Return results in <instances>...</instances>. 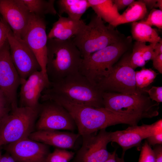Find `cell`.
Returning a JSON list of instances; mask_svg holds the SVG:
<instances>
[{
  "instance_id": "obj_15",
  "label": "cell",
  "mask_w": 162,
  "mask_h": 162,
  "mask_svg": "<svg viewBox=\"0 0 162 162\" xmlns=\"http://www.w3.org/2000/svg\"><path fill=\"white\" fill-rule=\"evenodd\" d=\"M31 14L20 0H0V14L19 38L23 37Z\"/></svg>"
},
{
  "instance_id": "obj_1",
  "label": "cell",
  "mask_w": 162,
  "mask_h": 162,
  "mask_svg": "<svg viewBox=\"0 0 162 162\" xmlns=\"http://www.w3.org/2000/svg\"><path fill=\"white\" fill-rule=\"evenodd\" d=\"M47 100L58 104L68 112L81 136L119 124L137 125L141 120L138 116L117 112L104 107L95 108L77 104L60 98L52 97Z\"/></svg>"
},
{
  "instance_id": "obj_9",
  "label": "cell",
  "mask_w": 162,
  "mask_h": 162,
  "mask_svg": "<svg viewBox=\"0 0 162 162\" xmlns=\"http://www.w3.org/2000/svg\"><path fill=\"white\" fill-rule=\"evenodd\" d=\"M37 130H74L76 126L73 118L62 106L47 100L40 104Z\"/></svg>"
},
{
  "instance_id": "obj_19",
  "label": "cell",
  "mask_w": 162,
  "mask_h": 162,
  "mask_svg": "<svg viewBox=\"0 0 162 162\" xmlns=\"http://www.w3.org/2000/svg\"><path fill=\"white\" fill-rule=\"evenodd\" d=\"M58 15V19L53 24L47 34L48 39L54 38L61 40L71 39L78 33L85 23L81 19L76 20Z\"/></svg>"
},
{
  "instance_id": "obj_41",
  "label": "cell",
  "mask_w": 162,
  "mask_h": 162,
  "mask_svg": "<svg viewBox=\"0 0 162 162\" xmlns=\"http://www.w3.org/2000/svg\"><path fill=\"white\" fill-rule=\"evenodd\" d=\"M0 162H16L8 153L2 155Z\"/></svg>"
},
{
  "instance_id": "obj_39",
  "label": "cell",
  "mask_w": 162,
  "mask_h": 162,
  "mask_svg": "<svg viewBox=\"0 0 162 162\" xmlns=\"http://www.w3.org/2000/svg\"><path fill=\"white\" fill-rule=\"evenodd\" d=\"M154 57L162 54V39L155 44L154 47Z\"/></svg>"
},
{
  "instance_id": "obj_29",
  "label": "cell",
  "mask_w": 162,
  "mask_h": 162,
  "mask_svg": "<svg viewBox=\"0 0 162 162\" xmlns=\"http://www.w3.org/2000/svg\"><path fill=\"white\" fill-rule=\"evenodd\" d=\"M138 162H155L154 151L147 141L142 146Z\"/></svg>"
},
{
  "instance_id": "obj_17",
  "label": "cell",
  "mask_w": 162,
  "mask_h": 162,
  "mask_svg": "<svg viewBox=\"0 0 162 162\" xmlns=\"http://www.w3.org/2000/svg\"><path fill=\"white\" fill-rule=\"evenodd\" d=\"M151 124L130 126L127 129L110 132V142L118 144L122 149V154L127 150L137 146L151 135Z\"/></svg>"
},
{
  "instance_id": "obj_3",
  "label": "cell",
  "mask_w": 162,
  "mask_h": 162,
  "mask_svg": "<svg viewBox=\"0 0 162 162\" xmlns=\"http://www.w3.org/2000/svg\"><path fill=\"white\" fill-rule=\"evenodd\" d=\"M46 73L50 82L79 72L82 58L72 39H48Z\"/></svg>"
},
{
  "instance_id": "obj_40",
  "label": "cell",
  "mask_w": 162,
  "mask_h": 162,
  "mask_svg": "<svg viewBox=\"0 0 162 162\" xmlns=\"http://www.w3.org/2000/svg\"><path fill=\"white\" fill-rule=\"evenodd\" d=\"M145 5L147 9H152L154 7L157 0H140Z\"/></svg>"
},
{
  "instance_id": "obj_2",
  "label": "cell",
  "mask_w": 162,
  "mask_h": 162,
  "mask_svg": "<svg viewBox=\"0 0 162 162\" xmlns=\"http://www.w3.org/2000/svg\"><path fill=\"white\" fill-rule=\"evenodd\" d=\"M101 91L79 72L50 82L42 92V101L52 97L63 98L70 102L95 108L104 107Z\"/></svg>"
},
{
  "instance_id": "obj_7",
  "label": "cell",
  "mask_w": 162,
  "mask_h": 162,
  "mask_svg": "<svg viewBox=\"0 0 162 162\" xmlns=\"http://www.w3.org/2000/svg\"><path fill=\"white\" fill-rule=\"evenodd\" d=\"M40 108L18 106L11 109L0 126V148L28 137L34 132Z\"/></svg>"
},
{
  "instance_id": "obj_13",
  "label": "cell",
  "mask_w": 162,
  "mask_h": 162,
  "mask_svg": "<svg viewBox=\"0 0 162 162\" xmlns=\"http://www.w3.org/2000/svg\"><path fill=\"white\" fill-rule=\"evenodd\" d=\"M21 78L11 60L8 40L0 51V88L9 101L11 109L18 106L17 92Z\"/></svg>"
},
{
  "instance_id": "obj_27",
  "label": "cell",
  "mask_w": 162,
  "mask_h": 162,
  "mask_svg": "<svg viewBox=\"0 0 162 162\" xmlns=\"http://www.w3.org/2000/svg\"><path fill=\"white\" fill-rule=\"evenodd\" d=\"M74 154L73 152L66 149L56 148L49 154L46 162H69Z\"/></svg>"
},
{
  "instance_id": "obj_28",
  "label": "cell",
  "mask_w": 162,
  "mask_h": 162,
  "mask_svg": "<svg viewBox=\"0 0 162 162\" xmlns=\"http://www.w3.org/2000/svg\"><path fill=\"white\" fill-rule=\"evenodd\" d=\"M140 22L151 27L154 26L159 29H162V10L152 9L146 20Z\"/></svg>"
},
{
  "instance_id": "obj_14",
  "label": "cell",
  "mask_w": 162,
  "mask_h": 162,
  "mask_svg": "<svg viewBox=\"0 0 162 162\" xmlns=\"http://www.w3.org/2000/svg\"><path fill=\"white\" fill-rule=\"evenodd\" d=\"M5 148L16 162H46L50 153L48 145L28 137L7 144Z\"/></svg>"
},
{
  "instance_id": "obj_18",
  "label": "cell",
  "mask_w": 162,
  "mask_h": 162,
  "mask_svg": "<svg viewBox=\"0 0 162 162\" xmlns=\"http://www.w3.org/2000/svg\"><path fill=\"white\" fill-rule=\"evenodd\" d=\"M80 136L78 133L72 132L57 130H37L32 133L28 138L48 146L66 149L73 148Z\"/></svg>"
},
{
  "instance_id": "obj_34",
  "label": "cell",
  "mask_w": 162,
  "mask_h": 162,
  "mask_svg": "<svg viewBox=\"0 0 162 162\" xmlns=\"http://www.w3.org/2000/svg\"><path fill=\"white\" fill-rule=\"evenodd\" d=\"M112 1L118 11L128 7L135 1L134 0H112Z\"/></svg>"
},
{
  "instance_id": "obj_37",
  "label": "cell",
  "mask_w": 162,
  "mask_h": 162,
  "mask_svg": "<svg viewBox=\"0 0 162 162\" xmlns=\"http://www.w3.org/2000/svg\"><path fill=\"white\" fill-rule=\"evenodd\" d=\"M11 110V108L0 104V126L5 118Z\"/></svg>"
},
{
  "instance_id": "obj_36",
  "label": "cell",
  "mask_w": 162,
  "mask_h": 162,
  "mask_svg": "<svg viewBox=\"0 0 162 162\" xmlns=\"http://www.w3.org/2000/svg\"><path fill=\"white\" fill-rule=\"evenodd\" d=\"M153 150L155 156V162H162V145H156Z\"/></svg>"
},
{
  "instance_id": "obj_20",
  "label": "cell",
  "mask_w": 162,
  "mask_h": 162,
  "mask_svg": "<svg viewBox=\"0 0 162 162\" xmlns=\"http://www.w3.org/2000/svg\"><path fill=\"white\" fill-rule=\"evenodd\" d=\"M58 8V15L64 13L74 20H80L87 10L90 8L88 0H58L56 1Z\"/></svg>"
},
{
  "instance_id": "obj_21",
  "label": "cell",
  "mask_w": 162,
  "mask_h": 162,
  "mask_svg": "<svg viewBox=\"0 0 162 162\" xmlns=\"http://www.w3.org/2000/svg\"><path fill=\"white\" fill-rule=\"evenodd\" d=\"M90 7L96 14L109 25L116 20L120 14L112 0H88Z\"/></svg>"
},
{
  "instance_id": "obj_8",
  "label": "cell",
  "mask_w": 162,
  "mask_h": 162,
  "mask_svg": "<svg viewBox=\"0 0 162 162\" xmlns=\"http://www.w3.org/2000/svg\"><path fill=\"white\" fill-rule=\"evenodd\" d=\"M96 86L103 92L133 94L143 92L136 88L135 71L129 63L128 55L114 65L109 75Z\"/></svg>"
},
{
  "instance_id": "obj_38",
  "label": "cell",
  "mask_w": 162,
  "mask_h": 162,
  "mask_svg": "<svg viewBox=\"0 0 162 162\" xmlns=\"http://www.w3.org/2000/svg\"><path fill=\"white\" fill-rule=\"evenodd\" d=\"M0 104L11 108V105L3 92L0 88Z\"/></svg>"
},
{
  "instance_id": "obj_11",
  "label": "cell",
  "mask_w": 162,
  "mask_h": 162,
  "mask_svg": "<svg viewBox=\"0 0 162 162\" xmlns=\"http://www.w3.org/2000/svg\"><path fill=\"white\" fill-rule=\"evenodd\" d=\"M8 40L11 60L21 79L26 80L34 72L41 70L33 52L22 39L14 35L11 29Z\"/></svg>"
},
{
  "instance_id": "obj_31",
  "label": "cell",
  "mask_w": 162,
  "mask_h": 162,
  "mask_svg": "<svg viewBox=\"0 0 162 162\" xmlns=\"http://www.w3.org/2000/svg\"><path fill=\"white\" fill-rule=\"evenodd\" d=\"M149 94V98L157 103L162 102V87L161 86H152L148 90H142Z\"/></svg>"
},
{
  "instance_id": "obj_22",
  "label": "cell",
  "mask_w": 162,
  "mask_h": 162,
  "mask_svg": "<svg viewBox=\"0 0 162 162\" xmlns=\"http://www.w3.org/2000/svg\"><path fill=\"white\" fill-rule=\"evenodd\" d=\"M147 13V9L145 4L140 0L135 1L110 25L114 27L122 24L136 22L143 19Z\"/></svg>"
},
{
  "instance_id": "obj_23",
  "label": "cell",
  "mask_w": 162,
  "mask_h": 162,
  "mask_svg": "<svg viewBox=\"0 0 162 162\" xmlns=\"http://www.w3.org/2000/svg\"><path fill=\"white\" fill-rule=\"evenodd\" d=\"M131 32L133 38L137 41L154 43L161 39L154 29L141 22H132Z\"/></svg>"
},
{
  "instance_id": "obj_4",
  "label": "cell",
  "mask_w": 162,
  "mask_h": 162,
  "mask_svg": "<svg viewBox=\"0 0 162 162\" xmlns=\"http://www.w3.org/2000/svg\"><path fill=\"white\" fill-rule=\"evenodd\" d=\"M95 14L89 23H85L72 39L80 51L82 58L123 39L118 31Z\"/></svg>"
},
{
  "instance_id": "obj_5",
  "label": "cell",
  "mask_w": 162,
  "mask_h": 162,
  "mask_svg": "<svg viewBox=\"0 0 162 162\" xmlns=\"http://www.w3.org/2000/svg\"><path fill=\"white\" fill-rule=\"evenodd\" d=\"M130 40L123 39L82 58L79 72L96 86L111 73L115 63L127 50Z\"/></svg>"
},
{
  "instance_id": "obj_26",
  "label": "cell",
  "mask_w": 162,
  "mask_h": 162,
  "mask_svg": "<svg viewBox=\"0 0 162 162\" xmlns=\"http://www.w3.org/2000/svg\"><path fill=\"white\" fill-rule=\"evenodd\" d=\"M157 73L151 69L142 68L135 71V81L137 89L142 91L154 81Z\"/></svg>"
},
{
  "instance_id": "obj_32",
  "label": "cell",
  "mask_w": 162,
  "mask_h": 162,
  "mask_svg": "<svg viewBox=\"0 0 162 162\" xmlns=\"http://www.w3.org/2000/svg\"><path fill=\"white\" fill-rule=\"evenodd\" d=\"M156 43H150L148 45H146L143 53V58L146 63L152 60L154 58V47Z\"/></svg>"
},
{
  "instance_id": "obj_42",
  "label": "cell",
  "mask_w": 162,
  "mask_h": 162,
  "mask_svg": "<svg viewBox=\"0 0 162 162\" xmlns=\"http://www.w3.org/2000/svg\"><path fill=\"white\" fill-rule=\"evenodd\" d=\"M116 150H115L112 153H110L108 158L104 162H117L116 158Z\"/></svg>"
},
{
  "instance_id": "obj_45",
  "label": "cell",
  "mask_w": 162,
  "mask_h": 162,
  "mask_svg": "<svg viewBox=\"0 0 162 162\" xmlns=\"http://www.w3.org/2000/svg\"><path fill=\"white\" fill-rule=\"evenodd\" d=\"M1 147L0 148V160H1V157H2V151H1Z\"/></svg>"
},
{
  "instance_id": "obj_44",
  "label": "cell",
  "mask_w": 162,
  "mask_h": 162,
  "mask_svg": "<svg viewBox=\"0 0 162 162\" xmlns=\"http://www.w3.org/2000/svg\"><path fill=\"white\" fill-rule=\"evenodd\" d=\"M124 154H122V156L121 158L118 157L117 155H116V158L117 162H124Z\"/></svg>"
},
{
  "instance_id": "obj_16",
  "label": "cell",
  "mask_w": 162,
  "mask_h": 162,
  "mask_svg": "<svg viewBox=\"0 0 162 162\" xmlns=\"http://www.w3.org/2000/svg\"><path fill=\"white\" fill-rule=\"evenodd\" d=\"M50 84L47 75L41 70L34 72L26 80L21 79L20 106L39 108V100L42 93Z\"/></svg>"
},
{
  "instance_id": "obj_25",
  "label": "cell",
  "mask_w": 162,
  "mask_h": 162,
  "mask_svg": "<svg viewBox=\"0 0 162 162\" xmlns=\"http://www.w3.org/2000/svg\"><path fill=\"white\" fill-rule=\"evenodd\" d=\"M146 45L145 42L136 41L132 53L128 55L129 63L134 70L138 67H143L146 63L143 58V51Z\"/></svg>"
},
{
  "instance_id": "obj_12",
  "label": "cell",
  "mask_w": 162,
  "mask_h": 162,
  "mask_svg": "<svg viewBox=\"0 0 162 162\" xmlns=\"http://www.w3.org/2000/svg\"><path fill=\"white\" fill-rule=\"evenodd\" d=\"M110 132L106 129L96 133L82 136V146L75 157L76 162H104L110 153L107 150L110 142Z\"/></svg>"
},
{
  "instance_id": "obj_33",
  "label": "cell",
  "mask_w": 162,
  "mask_h": 162,
  "mask_svg": "<svg viewBox=\"0 0 162 162\" xmlns=\"http://www.w3.org/2000/svg\"><path fill=\"white\" fill-rule=\"evenodd\" d=\"M146 139L147 141L150 146L162 145V133L150 136Z\"/></svg>"
},
{
  "instance_id": "obj_43",
  "label": "cell",
  "mask_w": 162,
  "mask_h": 162,
  "mask_svg": "<svg viewBox=\"0 0 162 162\" xmlns=\"http://www.w3.org/2000/svg\"><path fill=\"white\" fill-rule=\"evenodd\" d=\"M159 8V10H162V0H157L154 8Z\"/></svg>"
},
{
  "instance_id": "obj_46",
  "label": "cell",
  "mask_w": 162,
  "mask_h": 162,
  "mask_svg": "<svg viewBox=\"0 0 162 162\" xmlns=\"http://www.w3.org/2000/svg\"><path fill=\"white\" fill-rule=\"evenodd\" d=\"M1 17H0V18H1Z\"/></svg>"
},
{
  "instance_id": "obj_10",
  "label": "cell",
  "mask_w": 162,
  "mask_h": 162,
  "mask_svg": "<svg viewBox=\"0 0 162 162\" xmlns=\"http://www.w3.org/2000/svg\"><path fill=\"white\" fill-rule=\"evenodd\" d=\"M46 22L44 18L31 13L28 27L22 39L34 53L40 65L41 70L46 74Z\"/></svg>"
},
{
  "instance_id": "obj_6",
  "label": "cell",
  "mask_w": 162,
  "mask_h": 162,
  "mask_svg": "<svg viewBox=\"0 0 162 162\" xmlns=\"http://www.w3.org/2000/svg\"><path fill=\"white\" fill-rule=\"evenodd\" d=\"M144 92L133 94L103 92L104 107L113 111L138 116L142 119L157 116L159 103L151 100Z\"/></svg>"
},
{
  "instance_id": "obj_30",
  "label": "cell",
  "mask_w": 162,
  "mask_h": 162,
  "mask_svg": "<svg viewBox=\"0 0 162 162\" xmlns=\"http://www.w3.org/2000/svg\"><path fill=\"white\" fill-rule=\"evenodd\" d=\"M7 23L1 17L0 18V51L8 41V36L11 30Z\"/></svg>"
},
{
  "instance_id": "obj_35",
  "label": "cell",
  "mask_w": 162,
  "mask_h": 162,
  "mask_svg": "<svg viewBox=\"0 0 162 162\" xmlns=\"http://www.w3.org/2000/svg\"><path fill=\"white\" fill-rule=\"evenodd\" d=\"M154 68L160 74H162V54L159 55L152 60Z\"/></svg>"
},
{
  "instance_id": "obj_24",
  "label": "cell",
  "mask_w": 162,
  "mask_h": 162,
  "mask_svg": "<svg viewBox=\"0 0 162 162\" xmlns=\"http://www.w3.org/2000/svg\"><path fill=\"white\" fill-rule=\"evenodd\" d=\"M31 13L44 18L45 15L57 14L54 5V0H20Z\"/></svg>"
}]
</instances>
